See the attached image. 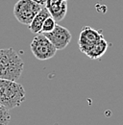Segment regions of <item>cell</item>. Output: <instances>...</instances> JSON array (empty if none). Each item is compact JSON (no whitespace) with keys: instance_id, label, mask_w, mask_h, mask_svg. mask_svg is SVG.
Segmentation results:
<instances>
[{"instance_id":"obj_1","label":"cell","mask_w":123,"mask_h":125,"mask_svg":"<svg viewBox=\"0 0 123 125\" xmlns=\"http://www.w3.org/2000/svg\"><path fill=\"white\" fill-rule=\"evenodd\" d=\"M24 63L14 48L0 49V78L17 81L23 71Z\"/></svg>"},{"instance_id":"obj_2","label":"cell","mask_w":123,"mask_h":125,"mask_svg":"<svg viewBox=\"0 0 123 125\" xmlns=\"http://www.w3.org/2000/svg\"><path fill=\"white\" fill-rule=\"evenodd\" d=\"M25 90L16 81L0 78V104L8 110L19 107L25 101Z\"/></svg>"},{"instance_id":"obj_3","label":"cell","mask_w":123,"mask_h":125,"mask_svg":"<svg viewBox=\"0 0 123 125\" xmlns=\"http://www.w3.org/2000/svg\"><path fill=\"white\" fill-rule=\"evenodd\" d=\"M42 6L33 0H19L14 7V16L20 23L29 26Z\"/></svg>"},{"instance_id":"obj_4","label":"cell","mask_w":123,"mask_h":125,"mask_svg":"<svg viewBox=\"0 0 123 125\" xmlns=\"http://www.w3.org/2000/svg\"><path fill=\"white\" fill-rule=\"evenodd\" d=\"M31 51L40 61H46L56 55L57 49L42 33H39L31 42Z\"/></svg>"},{"instance_id":"obj_5","label":"cell","mask_w":123,"mask_h":125,"mask_svg":"<svg viewBox=\"0 0 123 125\" xmlns=\"http://www.w3.org/2000/svg\"><path fill=\"white\" fill-rule=\"evenodd\" d=\"M103 38L104 37L102 34V30H95L91 26L83 27L78 40V44L81 52L86 54L87 51H89L95 43H97Z\"/></svg>"},{"instance_id":"obj_6","label":"cell","mask_w":123,"mask_h":125,"mask_svg":"<svg viewBox=\"0 0 123 125\" xmlns=\"http://www.w3.org/2000/svg\"><path fill=\"white\" fill-rule=\"evenodd\" d=\"M46 38L52 42L57 50H62L71 42V33L65 27L56 24L55 28L49 33L43 34Z\"/></svg>"},{"instance_id":"obj_7","label":"cell","mask_w":123,"mask_h":125,"mask_svg":"<svg viewBox=\"0 0 123 125\" xmlns=\"http://www.w3.org/2000/svg\"><path fill=\"white\" fill-rule=\"evenodd\" d=\"M45 7L56 22L62 20L67 12V4L65 0H47Z\"/></svg>"},{"instance_id":"obj_8","label":"cell","mask_w":123,"mask_h":125,"mask_svg":"<svg viewBox=\"0 0 123 125\" xmlns=\"http://www.w3.org/2000/svg\"><path fill=\"white\" fill-rule=\"evenodd\" d=\"M50 16V13L49 11L47 10L45 6L42 7V9L36 15V16L33 18L32 22L29 25V29L33 34H39L41 31V28H42V24L44 22L46 18Z\"/></svg>"},{"instance_id":"obj_9","label":"cell","mask_w":123,"mask_h":125,"mask_svg":"<svg viewBox=\"0 0 123 125\" xmlns=\"http://www.w3.org/2000/svg\"><path fill=\"white\" fill-rule=\"evenodd\" d=\"M107 49H108V42L107 41L103 38L97 43H95L89 51H87L86 52V55L90 59H92V60H96V59L101 58L106 53Z\"/></svg>"},{"instance_id":"obj_10","label":"cell","mask_w":123,"mask_h":125,"mask_svg":"<svg viewBox=\"0 0 123 125\" xmlns=\"http://www.w3.org/2000/svg\"><path fill=\"white\" fill-rule=\"evenodd\" d=\"M11 120L9 110L5 106L0 104V125H8Z\"/></svg>"},{"instance_id":"obj_11","label":"cell","mask_w":123,"mask_h":125,"mask_svg":"<svg viewBox=\"0 0 123 125\" xmlns=\"http://www.w3.org/2000/svg\"><path fill=\"white\" fill-rule=\"evenodd\" d=\"M56 24H57V23H56L55 19H54L51 16H48L45 20H44L43 24H42V28H41V33L44 34V33H49V32H51L54 28H55Z\"/></svg>"},{"instance_id":"obj_12","label":"cell","mask_w":123,"mask_h":125,"mask_svg":"<svg viewBox=\"0 0 123 125\" xmlns=\"http://www.w3.org/2000/svg\"><path fill=\"white\" fill-rule=\"evenodd\" d=\"M33 1L37 2L38 4L41 5L42 7H44V6H45V5H46V2H47V0H33Z\"/></svg>"},{"instance_id":"obj_13","label":"cell","mask_w":123,"mask_h":125,"mask_svg":"<svg viewBox=\"0 0 123 125\" xmlns=\"http://www.w3.org/2000/svg\"><path fill=\"white\" fill-rule=\"evenodd\" d=\"M65 1H67V0H65Z\"/></svg>"}]
</instances>
